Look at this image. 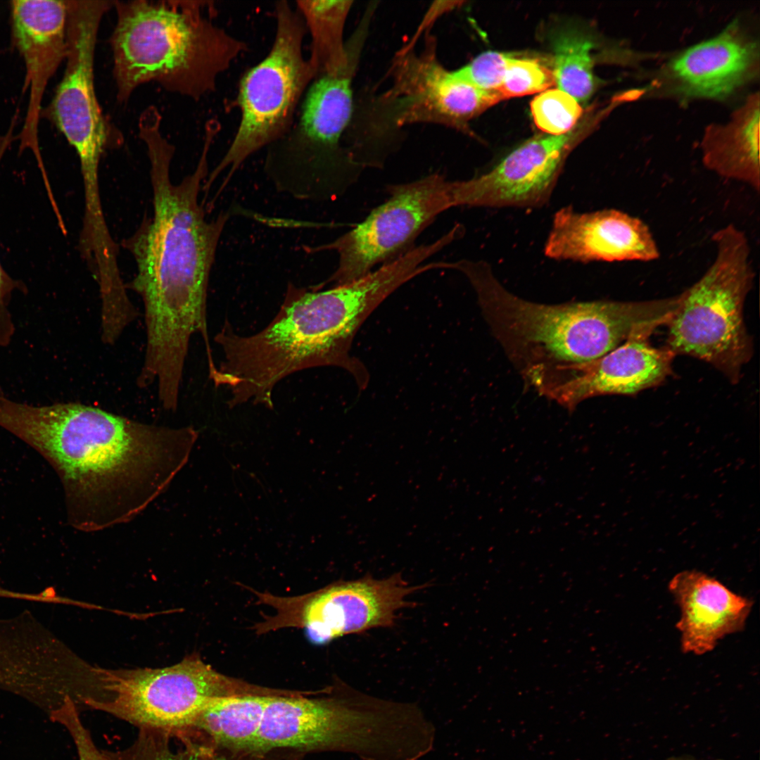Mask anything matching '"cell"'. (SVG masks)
I'll list each match as a JSON object with an SVG mask.
<instances>
[{"mask_svg": "<svg viewBox=\"0 0 760 760\" xmlns=\"http://www.w3.org/2000/svg\"><path fill=\"white\" fill-rule=\"evenodd\" d=\"M12 289L13 284L0 265V348L10 343L15 331L12 315L8 308Z\"/></svg>", "mask_w": 760, "mask_h": 760, "instance_id": "cell-30", "label": "cell"}, {"mask_svg": "<svg viewBox=\"0 0 760 760\" xmlns=\"http://www.w3.org/2000/svg\"><path fill=\"white\" fill-rule=\"evenodd\" d=\"M715 257L704 274L680 294L666 325V348L704 360L737 383L753 355L743 308L754 271L747 236L730 224L711 237Z\"/></svg>", "mask_w": 760, "mask_h": 760, "instance_id": "cell-8", "label": "cell"}, {"mask_svg": "<svg viewBox=\"0 0 760 760\" xmlns=\"http://www.w3.org/2000/svg\"><path fill=\"white\" fill-rule=\"evenodd\" d=\"M95 672L107 695L81 696L82 702L138 728L187 730L215 699L260 692L254 690L256 687L217 672L196 654L164 668Z\"/></svg>", "mask_w": 760, "mask_h": 760, "instance_id": "cell-10", "label": "cell"}, {"mask_svg": "<svg viewBox=\"0 0 760 760\" xmlns=\"http://www.w3.org/2000/svg\"><path fill=\"white\" fill-rule=\"evenodd\" d=\"M422 588L409 584L396 573L384 578L367 575L298 597L263 595L264 602L277 612L262 623L261 631L296 626L304 630L311 642L324 645L347 635L390 628L398 612L412 605L408 596Z\"/></svg>", "mask_w": 760, "mask_h": 760, "instance_id": "cell-12", "label": "cell"}, {"mask_svg": "<svg viewBox=\"0 0 760 760\" xmlns=\"http://www.w3.org/2000/svg\"><path fill=\"white\" fill-rule=\"evenodd\" d=\"M209 3L113 1L110 42L120 102L149 82L195 101L216 90L248 44L213 23Z\"/></svg>", "mask_w": 760, "mask_h": 760, "instance_id": "cell-5", "label": "cell"}, {"mask_svg": "<svg viewBox=\"0 0 760 760\" xmlns=\"http://www.w3.org/2000/svg\"><path fill=\"white\" fill-rule=\"evenodd\" d=\"M574 130L524 142L489 170L455 181L457 206L537 208L550 199L565 160L580 141Z\"/></svg>", "mask_w": 760, "mask_h": 760, "instance_id": "cell-14", "label": "cell"}, {"mask_svg": "<svg viewBox=\"0 0 760 760\" xmlns=\"http://www.w3.org/2000/svg\"><path fill=\"white\" fill-rule=\"evenodd\" d=\"M428 21L424 45L416 49L415 34L395 54L388 71L390 85L373 101L362 124L349 127L351 148L362 159L384 164L393 149L395 134L414 123H432L462 131L469 120L504 99L498 90H485L460 80L436 55Z\"/></svg>", "mask_w": 760, "mask_h": 760, "instance_id": "cell-7", "label": "cell"}, {"mask_svg": "<svg viewBox=\"0 0 760 760\" xmlns=\"http://www.w3.org/2000/svg\"><path fill=\"white\" fill-rule=\"evenodd\" d=\"M50 718L68 731L76 746L79 760H106L94 744L90 732L82 723L77 707L70 696H65L50 711Z\"/></svg>", "mask_w": 760, "mask_h": 760, "instance_id": "cell-29", "label": "cell"}, {"mask_svg": "<svg viewBox=\"0 0 760 760\" xmlns=\"http://www.w3.org/2000/svg\"><path fill=\"white\" fill-rule=\"evenodd\" d=\"M106 760H219L186 730L139 728L135 740L118 750H101Z\"/></svg>", "mask_w": 760, "mask_h": 760, "instance_id": "cell-25", "label": "cell"}, {"mask_svg": "<svg viewBox=\"0 0 760 760\" xmlns=\"http://www.w3.org/2000/svg\"><path fill=\"white\" fill-rule=\"evenodd\" d=\"M367 30L361 23L346 40L348 58L342 67L311 82L298 117L284 136L287 146L315 167L338 170L351 161L341 141L353 114V81Z\"/></svg>", "mask_w": 760, "mask_h": 760, "instance_id": "cell-15", "label": "cell"}, {"mask_svg": "<svg viewBox=\"0 0 760 760\" xmlns=\"http://www.w3.org/2000/svg\"><path fill=\"white\" fill-rule=\"evenodd\" d=\"M759 94L749 95L725 124H711L701 141L702 160L710 172L759 192Z\"/></svg>", "mask_w": 760, "mask_h": 760, "instance_id": "cell-20", "label": "cell"}, {"mask_svg": "<svg viewBox=\"0 0 760 760\" xmlns=\"http://www.w3.org/2000/svg\"><path fill=\"white\" fill-rule=\"evenodd\" d=\"M552 47V70L558 89L578 103L587 102L596 86L591 55L593 42L583 34L566 31L555 37Z\"/></svg>", "mask_w": 760, "mask_h": 760, "instance_id": "cell-24", "label": "cell"}, {"mask_svg": "<svg viewBox=\"0 0 760 760\" xmlns=\"http://www.w3.org/2000/svg\"><path fill=\"white\" fill-rule=\"evenodd\" d=\"M353 1L345 0H298L295 7L310 34V53L308 58L315 78L334 72L348 58L344 30Z\"/></svg>", "mask_w": 760, "mask_h": 760, "instance_id": "cell-23", "label": "cell"}, {"mask_svg": "<svg viewBox=\"0 0 760 760\" xmlns=\"http://www.w3.org/2000/svg\"><path fill=\"white\" fill-rule=\"evenodd\" d=\"M321 698L270 695L253 750L337 751L362 760H419L436 730L415 703L373 697L344 683Z\"/></svg>", "mask_w": 760, "mask_h": 760, "instance_id": "cell-6", "label": "cell"}, {"mask_svg": "<svg viewBox=\"0 0 760 760\" xmlns=\"http://www.w3.org/2000/svg\"><path fill=\"white\" fill-rule=\"evenodd\" d=\"M449 262L468 279L492 334L528 385L555 369L595 360L635 334L653 332L676 307L673 298L538 303L506 289L483 260Z\"/></svg>", "mask_w": 760, "mask_h": 760, "instance_id": "cell-4", "label": "cell"}, {"mask_svg": "<svg viewBox=\"0 0 760 760\" xmlns=\"http://www.w3.org/2000/svg\"><path fill=\"white\" fill-rule=\"evenodd\" d=\"M275 32L265 57L249 68L238 86L240 120L224 156L211 172L206 186L228 170L222 187L252 154L285 136L293 127L299 104L315 73L304 56L305 23L295 7L284 0L275 3Z\"/></svg>", "mask_w": 760, "mask_h": 760, "instance_id": "cell-9", "label": "cell"}, {"mask_svg": "<svg viewBox=\"0 0 760 760\" xmlns=\"http://www.w3.org/2000/svg\"><path fill=\"white\" fill-rule=\"evenodd\" d=\"M544 254L557 260L651 262L657 241L641 219L616 209L579 213L571 206L554 215Z\"/></svg>", "mask_w": 760, "mask_h": 760, "instance_id": "cell-17", "label": "cell"}, {"mask_svg": "<svg viewBox=\"0 0 760 760\" xmlns=\"http://www.w3.org/2000/svg\"><path fill=\"white\" fill-rule=\"evenodd\" d=\"M112 6L113 1L68 2V63L52 114L75 148L80 168L99 166L108 137L94 88V63L99 25Z\"/></svg>", "mask_w": 760, "mask_h": 760, "instance_id": "cell-13", "label": "cell"}, {"mask_svg": "<svg viewBox=\"0 0 760 760\" xmlns=\"http://www.w3.org/2000/svg\"><path fill=\"white\" fill-rule=\"evenodd\" d=\"M652 333L633 335L604 356L555 369L536 385L541 395L573 411L582 401L603 395H632L662 383L675 355L649 342Z\"/></svg>", "mask_w": 760, "mask_h": 760, "instance_id": "cell-16", "label": "cell"}, {"mask_svg": "<svg viewBox=\"0 0 760 760\" xmlns=\"http://www.w3.org/2000/svg\"><path fill=\"white\" fill-rule=\"evenodd\" d=\"M536 125L548 135H561L573 129L583 109L571 95L559 89H547L531 102Z\"/></svg>", "mask_w": 760, "mask_h": 760, "instance_id": "cell-26", "label": "cell"}, {"mask_svg": "<svg viewBox=\"0 0 760 760\" xmlns=\"http://www.w3.org/2000/svg\"><path fill=\"white\" fill-rule=\"evenodd\" d=\"M153 215L129 240L137 264L130 284L144 309V362L163 370L184 366L191 336L199 333L210 350L206 300L210 270L228 219L208 220L198 202L208 172L203 150L194 172L179 183L170 176L174 146L163 140L147 145Z\"/></svg>", "mask_w": 760, "mask_h": 760, "instance_id": "cell-2", "label": "cell"}, {"mask_svg": "<svg viewBox=\"0 0 760 760\" xmlns=\"http://www.w3.org/2000/svg\"><path fill=\"white\" fill-rule=\"evenodd\" d=\"M555 84L552 68L535 58L514 54L497 89L504 100L543 92Z\"/></svg>", "mask_w": 760, "mask_h": 760, "instance_id": "cell-27", "label": "cell"}, {"mask_svg": "<svg viewBox=\"0 0 760 760\" xmlns=\"http://www.w3.org/2000/svg\"><path fill=\"white\" fill-rule=\"evenodd\" d=\"M666 760H701V759H695V758L691 757V756H676V757H671V758H669V759H666ZM714 760H715V759H714ZM716 760H721V759H716Z\"/></svg>", "mask_w": 760, "mask_h": 760, "instance_id": "cell-31", "label": "cell"}, {"mask_svg": "<svg viewBox=\"0 0 760 760\" xmlns=\"http://www.w3.org/2000/svg\"><path fill=\"white\" fill-rule=\"evenodd\" d=\"M99 177V175L94 176V177H82V179H89V178H93V177Z\"/></svg>", "mask_w": 760, "mask_h": 760, "instance_id": "cell-32", "label": "cell"}, {"mask_svg": "<svg viewBox=\"0 0 760 760\" xmlns=\"http://www.w3.org/2000/svg\"><path fill=\"white\" fill-rule=\"evenodd\" d=\"M759 46L737 20L682 51L664 66L661 83L683 99H721L758 76Z\"/></svg>", "mask_w": 760, "mask_h": 760, "instance_id": "cell-18", "label": "cell"}, {"mask_svg": "<svg viewBox=\"0 0 760 760\" xmlns=\"http://www.w3.org/2000/svg\"><path fill=\"white\" fill-rule=\"evenodd\" d=\"M241 694L215 699L196 716L187 730L232 749L253 750L270 695Z\"/></svg>", "mask_w": 760, "mask_h": 760, "instance_id": "cell-22", "label": "cell"}, {"mask_svg": "<svg viewBox=\"0 0 760 760\" xmlns=\"http://www.w3.org/2000/svg\"><path fill=\"white\" fill-rule=\"evenodd\" d=\"M0 426L56 470L68 522L84 532L142 512L186 464L198 438L191 426L148 424L79 403L34 406L4 394Z\"/></svg>", "mask_w": 760, "mask_h": 760, "instance_id": "cell-1", "label": "cell"}, {"mask_svg": "<svg viewBox=\"0 0 760 760\" xmlns=\"http://www.w3.org/2000/svg\"><path fill=\"white\" fill-rule=\"evenodd\" d=\"M679 609L676 628L683 652L702 655L726 636L744 629L753 602L697 570L676 574L669 584Z\"/></svg>", "mask_w": 760, "mask_h": 760, "instance_id": "cell-19", "label": "cell"}, {"mask_svg": "<svg viewBox=\"0 0 760 760\" xmlns=\"http://www.w3.org/2000/svg\"><path fill=\"white\" fill-rule=\"evenodd\" d=\"M398 287L395 273L382 266L327 290L292 289L260 331L242 336L224 323L215 338L223 358L209 377L227 388L230 407L251 403L272 409L273 390L281 380L317 367L344 369L365 389L369 374L351 355L352 342L369 315Z\"/></svg>", "mask_w": 760, "mask_h": 760, "instance_id": "cell-3", "label": "cell"}, {"mask_svg": "<svg viewBox=\"0 0 760 760\" xmlns=\"http://www.w3.org/2000/svg\"><path fill=\"white\" fill-rule=\"evenodd\" d=\"M12 16L28 73L34 84H41L68 54V2L13 1Z\"/></svg>", "mask_w": 760, "mask_h": 760, "instance_id": "cell-21", "label": "cell"}, {"mask_svg": "<svg viewBox=\"0 0 760 760\" xmlns=\"http://www.w3.org/2000/svg\"><path fill=\"white\" fill-rule=\"evenodd\" d=\"M514 53L484 52L455 70L462 81L485 90H497L501 85L509 61Z\"/></svg>", "mask_w": 760, "mask_h": 760, "instance_id": "cell-28", "label": "cell"}, {"mask_svg": "<svg viewBox=\"0 0 760 760\" xmlns=\"http://www.w3.org/2000/svg\"><path fill=\"white\" fill-rule=\"evenodd\" d=\"M454 186L455 181L439 174L389 186L384 203L327 246L338 256L328 282L335 286L355 281L414 248L417 237L437 216L456 207Z\"/></svg>", "mask_w": 760, "mask_h": 760, "instance_id": "cell-11", "label": "cell"}]
</instances>
